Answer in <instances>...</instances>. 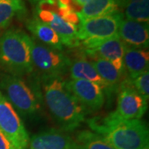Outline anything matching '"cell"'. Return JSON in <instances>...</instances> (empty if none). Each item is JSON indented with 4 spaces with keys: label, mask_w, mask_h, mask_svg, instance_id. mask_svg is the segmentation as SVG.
<instances>
[{
    "label": "cell",
    "mask_w": 149,
    "mask_h": 149,
    "mask_svg": "<svg viewBox=\"0 0 149 149\" xmlns=\"http://www.w3.org/2000/svg\"><path fill=\"white\" fill-rule=\"evenodd\" d=\"M37 17L48 24L61 39L62 45L70 48L80 46L77 39V26L64 20L50 8L39 5L37 8Z\"/></svg>",
    "instance_id": "10"
},
{
    "label": "cell",
    "mask_w": 149,
    "mask_h": 149,
    "mask_svg": "<svg viewBox=\"0 0 149 149\" xmlns=\"http://www.w3.org/2000/svg\"><path fill=\"white\" fill-rule=\"evenodd\" d=\"M123 65L129 79L148 70L149 54L148 50L134 48L125 45Z\"/></svg>",
    "instance_id": "15"
},
{
    "label": "cell",
    "mask_w": 149,
    "mask_h": 149,
    "mask_svg": "<svg viewBox=\"0 0 149 149\" xmlns=\"http://www.w3.org/2000/svg\"><path fill=\"white\" fill-rule=\"evenodd\" d=\"M129 82L133 88L141 95L148 100L149 98V72L148 70L139 74L133 79H129Z\"/></svg>",
    "instance_id": "22"
},
{
    "label": "cell",
    "mask_w": 149,
    "mask_h": 149,
    "mask_svg": "<svg viewBox=\"0 0 149 149\" xmlns=\"http://www.w3.org/2000/svg\"><path fill=\"white\" fill-rule=\"evenodd\" d=\"M30 1L32 2V3L37 4V6L40 5V4H43V3L52 5L54 3V0H30Z\"/></svg>",
    "instance_id": "24"
},
{
    "label": "cell",
    "mask_w": 149,
    "mask_h": 149,
    "mask_svg": "<svg viewBox=\"0 0 149 149\" xmlns=\"http://www.w3.org/2000/svg\"><path fill=\"white\" fill-rule=\"evenodd\" d=\"M0 129L15 149H27L29 135L24 124L8 100L0 91Z\"/></svg>",
    "instance_id": "7"
},
{
    "label": "cell",
    "mask_w": 149,
    "mask_h": 149,
    "mask_svg": "<svg viewBox=\"0 0 149 149\" xmlns=\"http://www.w3.org/2000/svg\"><path fill=\"white\" fill-rule=\"evenodd\" d=\"M26 13L22 0H0V29L8 27L13 18L22 17Z\"/></svg>",
    "instance_id": "20"
},
{
    "label": "cell",
    "mask_w": 149,
    "mask_h": 149,
    "mask_svg": "<svg viewBox=\"0 0 149 149\" xmlns=\"http://www.w3.org/2000/svg\"><path fill=\"white\" fill-rule=\"evenodd\" d=\"M26 25L32 35L38 41L44 43L45 46L57 51L63 50V45L56 32L48 24L38 19L37 17L29 19Z\"/></svg>",
    "instance_id": "17"
},
{
    "label": "cell",
    "mask_w": 149,
    "mask_h": 149,
    "mask_svg": "<svg viewBox=\"0 0 149 149\" xmlns=\"http://www.w3.org/2000/svg\"><path fill=\"white\" fill-rule=\"evenodd\" d=\"M118 37L128 47L148 49L149 45L148 22L123 18L118 30Z\"/></svg>",
    "instance_id": "12"
},
{
    "label": "cell",
    "mask_w": 149,
    "mask_h": 149,
    "mask_svg": "<svg viewBox=\"0 0 149 149\" xmlns=\"http://www.w3.org/2000/svg\"><path fill=\"white\" fill-rule=\"evenodd\" d=\"M73 3H74L77 6H80V7H82L85 3H86L89 0H71Z\"/></svg>",
    "instance_id": "25"
},
{
    "label": "cell",
    "mask_w": 149,
    "mask_h": 149,
    "mask_svg": "<svg viewBox=\"0 0 149 149\" xmlns=\"http://www.w3.org/2000/svg\"><path fill=\"white\" fill-rule=\"evenodd\" d=\"M73 139L68 133L50 128L35 134L29 140L28 149H71Z\"/></svg>",
    "instance_id": "13"
},
{
    "label": "cell",
    "mask_w": 149,
    "mask_h": 149,
    "mask_svg": "<svg viewBox=\"0 0 149 149\" xmlns=\"http://www.w3.org/2000/svg\"><path fill=\"white\" fill-rule=\"evenodd\" d=\"M32 62L42 78L62 77L69 71L71 61L61 51L47 47L32 40Z\"/></svg>",
    "instance_id": "6"
},
{
    "label": "cell",
    "mask_w": 149,
    "mask_h": 149,
    "mask_svg": "<svg viewBox=\"0 0 149 149\" xmlns=\"http://www.w3.org/2000/svg\"><path fill=\"white\" fill-rule=\"evenodd\" d=\"M125 44L118 36L99 43L91 49L85 50V54L92 59H102L110 62L115 68L126 73L123 65V53Z\"/></svg>",
    "instance_id": "11"
},
{
    "label": "cell",
    "mask_w": 149,
    "mask_h": 149,
    "mask_svg": "<svg viewBox=\"0 0 149 149\" xmlns=\"http://www.w3.org/2000/svg\"><path fill=\"white\" fill-rule=\"evenodd\" d=\"M44 100L60 129L69 133L85 120V112L65 86L62 77L42 78Z\"/></svg>",
    "instance_id": "2"
},
{
    "label": "cell",
    "mask_w": 149,
    "mask_h": 149,
    "mask_svg": "<svg viewBox=\"0 0 149 149\" xmlns=\"http://www.w3.org/2000/svg\"><path fill=\"white\" fill-rule=\"evenodd\" d=\"M148 101L133 88L127 77L119 86L117 108L112 113L123 119H141L147 111Z\"/></svg>",
    "instance_id": "8"
},
{
    "label": "cell",
    "mask_w": 149,
    "mask_h": 149,
    "mask_svg": "<svg viewBox=\"0 0 149 149\" xmlns=\"http://www.w3.org/2000/svg\"><path fill=\"white\" fill-rule=\"evenodd\" d=\"M65 86L80 103L85 113L99 111L105 103L103 90L93 82L70 79L65 81Z\"/></svg>",
    "instance_id": "9"
},
{
    "label": "cell",
    "mask_w": 149,
    "mask_h": 149,
    "mask_svg": "<svg viewBox=\"0 0 149 149\" xmlns=\"http://www.w3.org/2000/svg\"><path fill=\"white\" fill-rule=\"evenodd\" d=\"M32 38L18 29H9L0 37V65L7 74L20 77L32 73Z\"/></svg>",
    "instance_id": "3"
},
{
    "label": "cell",
    "mask_w": 149,
    "mask_h": 149,
    "mask_svg": "<svg viewBox=\"0 0 149 149\" xmlns=\"http://www.w3.org/2000/svg\"><path fill=\"white\" fill-rule=\"evenodd\" d=\"M91 129L115 149H141L149 143L148 128L141 119H123L110 113L89 119Z\"/></svg>",
    "instance_id": "1"
},
{
    "label": "cell",
    "mask_w": 149,
    "mask_h": 149,
    "mask_svg": "<svg viewBox=\"0 0 149 149\" xmlns=\"http://www.w3.org/2000/svg\"><path fill=\"white\" fill-rule=\"evenodd\" d=\"M71 149H115L93 131L82 130L73 139Z\"/></svg>",
    "instance_id": "19"
},
{
    "label": "cell",
    "mask_w": 149,
    "mask_h": 149,
    "mask_svg": "<svg viewBox=\"0 0 149 149\" xmlns=\"http://www.w3.org/2000/svg\"><path fill=\"white\" fill-rule=\"evenodd\" d=\"M120 8L126 19L148 22L149 0H123Z\"/></svg>",
    "instance_id": "21"
},
{
    "label": "cell",
    "mask_w": 149,
    "mask_h": 149,
    "mask_svg": "<svg viewBox=\"0 0 149 149\" xmlns=\"http://www.w3.org/2000/svg\"><path fill=\"white\" fill-rule=\"evenodd\" d=\"M0 149H15L1 129H0Z\"/></svg>",
    "instance_id": "23"
},
{
    "label": "cell",
    "mask_w": 149,
    "mask_h": 149,
    "mask_svg": "<svg viewBox=\"0 0 149 149\" xmlns=\"http://www.w3.org/2000/svg\"><path fill=\"white\" fill-rule=\"evenodd\" d=\"M91 62L102 78V80L105 82L107 86L109 87L113 97L118 92L119 86L123 81L128 77L126 74L127 73H123L119 71L110 62L105 60L99 58L92 59Z\"/></svg>",
    "instance_id": "16"
},
{
    "label": "cell",
    "mask_w": 149,
    "mask_h": 149,
    "mask_svg": "<svg viewBox=\"0 0 149 149\" xmlns=\"http://www.w3.org/2000/svg\"><path fill=\"white\" fill-rule=\"evenodd\" d=\"M124 18L120 10L106 15L80 21L77 26V39L85 50L118 36L121 22Z\"/></svg>",
    "instance_id": "4"
},
{
    "label": "cell",
    "mask_w": 149,
    "mask_h": 149,
    "mask_svg": "<svg viewBox=\"0 0 149 149\" xmlns=\"http://www.w3.org/2000/svg\"><path fill=\"white\" fill-rule=\"evenodd\" d=\"M119 8L120 2L118 0H89L76 13L80 22L114 13Z\"/></svg>",
    "instance_id": "18"
},
{
    "label": "cell",
    "mask_w": 149,
    "mask_h": 149,
    "mask_svg": "<svg viewBox=\"0 0 149 149\" xmlns=\"http://www.w3.org/2000/svg\"><path fill=\"white\" fill-rule=\"evenodd\" d=\"M119 2H120V7H121V3H122V2L123 1V0H118Z\"/></svg>",
    "instance_id": "27"
},
{
    "label": "cell",
    "mask_w": 149,
    "mask_h": 149,
    "mask_svg": "<svg viewBox=\"0 0 149 149\" xmlns=\"http://www.w3.org/2000/svg\"><path fill=\"white\" fill-rule=\"evenodd\" d=\"M70 75L72 80H85L93 82L98 85L101 88L104 95H106L109 101L112 100V95L109 87L105 82L98 74L91 61H87L85 58H78L71 62L70 66Z\"/></svg>",
    "instance_id": "14"
},
{
    "label": "cell",
    "mask_w": 149,
    "mask_h": 149,
    "mask_svg": "<svg viewBox=\"0 0 149 149\" xmlns=\"http://www.w3.org/2000/svg\"><path fill=\"white\" fill-rule=\"evenodd\" d=\"M141 149H149V145L148 144V145H145L144 147H143Z\"/></svg>",
    "instance_id": "26"
},
{
    "label": "cell",
    "mask_w": 149,
    "mask_h": 149,
    "mask_svg": "<svg viewBox=\"0 0 149 149\" xmlns=\"http://www.w3.org/2000/svg\"><path fill=\"white\" fill-rule=\"evenodd\" d=\"M0 89L17 113L25 118H34L40 105L36 93L19 76L0 74Z\"/></svg>",
    "instance_id": "5"
}]
</instances>
